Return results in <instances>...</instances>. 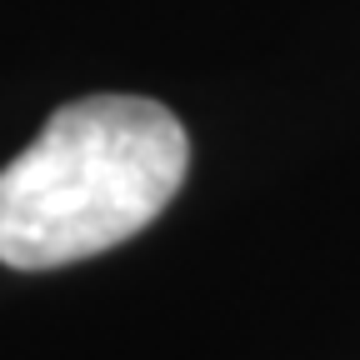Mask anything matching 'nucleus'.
Instances as JSON below:
<instances>
[{"instance_id":"obj_1","label":"nucleus","mask_w":360,"mask_h":360,"mask_svg":"<svg viewBox=\"0 0 360 360\" xmlns=\"http://www.w3.org/2000/svg\"><path fill=\"white\" fill-rule=\"evenodd\" d=\"M186 170V125L160 101H70L0 170V260L56 270L101 255L141 236L175 200Z\"/></svg>"}]
</instances>
